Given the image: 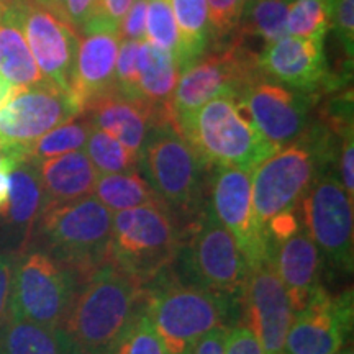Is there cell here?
I'll return each instance as SVG.
<instances>
[{
    "instance_id": "6da1fadb",
    "label": "cell",
    "mask_w": 354,
    "mask_h": 354,
    "mask_svg": "<svg viewBox=\"0 0 354 354\" xmlns=\"http://www.w3.org/2000/svg\"><path fill=\"white\" fill-rule=\"evenodd\" d=\"M145 307V287L105 263L77 284L61 330L82 354H107Z\"/></svg>"
},
{
    "instance_id": "7a4b0ae2",
    "label": "cell",
    "mask_w": 354,
    "mask_h": 354,
    "mask_svg": "<svg viewBox=\"0 0 354 354\" xmlns=\"http://www.w3.org/2000/svg\"><path fill=\"white\" fill-rule=\"evenodd\" d=\"M336 136L325 123L315 122L302 138L277 149L254 167L251 172V198L263 234L271 221L299 210L318 171L336 167L339 151Z\"/></svg>"
},
{
    "instance_id": "3957f363",
    "label": "cell",
    "mask_w": 354,
    "mask_h": 354,
    "mask_svg": "<svg viewBox=\"0 0 354 354\" xmlns=\"http://www.w3.org/2000/svg\"><path fill=\"white\" fill-rule=\"evenodd\" d=\"M184 140L209 167L228 166L253 171L277 151L256 130L240 97L220 95L174 118Z\"/></svg>"
},
{
    "instance_id": "277c9868",
    "label": "cell",
    "mask_w": 354,
    "mask_h": 354,
    "mask_svg": "<svg viewBox=\"0 0 354 354\" xmlns=\"http://www.w3.org/2000/svg\"><path fill=\"white\" fill-rule=\"evenodd\" d=\"M209 169L171 115L154 123L140 153V171L176 220L185 221V228L209 202Z\"/></svg>"
},
{
    "instance_id": "5b68a950",
    "label": "cell",
    "mask_w": 354,
    "mask_h": 354,
    "mask_svg": "<svg viewBox=\"0 0 354 354\" xmlns=\"http://www.w3.org/2000/svg\"><path fill=\"white\" fill-rule=\"evenodd\" d=\"M236 300L171 276L145 287V313L169 354H189L205 335L228 326Z\"/></svg>"
},
{
    "instance_id": "8992f818",
    "label": "cell",
    "mask_w": 354,
    "mask_h": 354,
    "mask_svg": "<svg viewBox=\"0 0 354 354\" xmlns=\"http://www.w3.org/2000/svg\"><path fill=\"white\" fill-rule=\"evenodd\" d=\"M112 221V212L94 196L48 207L39 216L30 245L64 263L81 282L107 263Z\"/></svg>"
},
{
    "instance_id": "52a82bcc",
    "label": "cell",
    "mask_w": 354,
    "mask_h": 354,
    "mask_svg": "<svg viewBox=\"0 0 354 354\" xmlns=\"http://www.w3.org/2000/svg\"><path fill=\"white\" fill-rule=\"evenodd\" d=\"M180 243L179 223L162 203L117 212L107 263L146 287L171 268L179 256Z\"/></svg>"
},
{
    "instance_id": "ba28073f",
    "label": "cell",
    "mask_w": 354,
    "mask_h": 354,
    "mask_svg": "<svg viewBox=\"0 0 354 354\" xmlns=\"http://www.w3.org/2000/svg\"><path fill=\"white\" fill-rule=\"evenodd\" d=\"M179 253L190 284L240 300L250 264L232 233L215 218L209 202L183 232Z\"/></svg>"
},
{
    "instance_id": "9c48e42d",
    "label": "cell",
    "mask_w": 354,
    "mask_h": 354,
    "mask_svg": "<svg viewBox=\"0 0 354 354\" xmlns=\"http://www.w3.org/2000/svg\"><path fill=\"white\" fill-rule=\"evenodd\" d=\"M77 284L76 274L64 263L41 248L26 246L13 264L10 313L61 330Z\"/></svg>"
},
{
    "instance_id": "30bf717a",
    "label": "cell",
    "mask_w": 354,
    "mask_h": 354,
    "mask_svg": "<svg viewBox=\"0 0 354 354\" xmlns=\"http://www.w3.org/2000/svg\"><path fill=\"white\" fill-rule=\"evenodd\" d=\"M353 197L339 183L338 169L326 167L300 202V220L323 259L343 272L353 271Z\"/></svg>"
},
{
    "instance_id": "8fae6325",
    "label": "cell",
    "mask_w": 354,
    "mask_h": 354,
    "mask_svg": "<svg viewBox=\"0 0 354 354\" xmlns=\"http://www.w3.org/2000/svg\"><path fill=\"white\" fill-rule=\"evenodd\" d=\"M258 55L234 37L223 51L202 56L184 69L169 104L172 118L192 112L215 97H241L251 84L263 79Z\"/></svg>"
},
{
    "instance_id": "7c38bea8",
    "label": "cell",
    "mask_w": 354,
    "mask_h": 354,
    "mask_svg": "<svg viewBox=\"0 0 354 354\" xmlns=\"http://www.w3.org/2000/svg\"><path fill=\"white\" fill-rule=\"evenodd\" d=\"M82 112L71 92L51 82L20 87L0 109V141L24 161L25 149L33 141Z\"/></svg>"
},
{
    "instance_id": "4fadbf2b",
    "label": "cell",
    "mask_w": 354,
    "mask_h": 354,
    "mask_svg": "<svg viewBox=\"0 0 354 354\" xmlns=\"http://www.w3.org/2000/svg\"><path fill=\"white\" fill-rule=\"evenodd\" d=\"M251 172L240 167L215 166L209 174V207L215 218L232 233L241 253L250 264L269 259V246L258 220L251 198Z\"/></svg>"
},
{
    "instance_id": "5bb4252c",
    "label": "cell",
    "mask_w": 354,
    "mask_h": 354,
    "mask_svg": "<svg viewBox=\"0 0 354 354\" xmlns=\"http://www.w3.org/2000/svg\"><path fill=\"white\" fill-rule=\"evenodd\" d=\"M13 7L39 73L53 86L71 92L79 33L35 0H19Z\"/></svg>"
},
{
    "instance_id": "9a60e30c",
    "label": "cell",
    "mask_w": 354,
    "mask_h": 354,
    "mask_svg": "<svg viewBox=\"0 0 354 354\" xmlns=\"http://www.w3.org/2000/svg\"><path fill=\"white\" fill-rule=\"evenodd\" d=\"M256 130L277 149L294 143L312 125L317 97L310 92L258 79L240 97Z\"/></svg>"
},
{
    "instance_id": "2e32d148",
    "label": "cell",
    "mask_w": 354,
    "mask_h": 354,
    "mask_svg": "<svg viewBox=\"0 0 354 354\" xmlns=\"http://www.w3.org/2000/svg\"><path fill=\"white\" fill-rule=\"evenodd\" d=\"M353 328V290L322 289L292 318L282 354H336Z\"/></svg>"
},
{
    "instance_id": "e0dca14e",
    "label": "cell",
    "mask_w": 354,
    "mask_h": 354,
    "mask_svg": "<svg viewBox=\"0 0 354 354\" xmlns=\"http://www.w3.org/2000/svg\"><path fill=\"white\" fill-rule=\"evenodd\" d=\"M240 300L243 305L241 325L258 338L266 353L282 354L294 310L271 259L250 269Z\"/></svg>"
},
{
    "instance_id": "ac0fdd59",
    "label": "cell",
    "mask_w": 354,
    "mask_h": 354,
    "mask_svg": "<svg viewBox=\"0 0 354 354\" xmlns=\"http://www.w3.org/2000/svg\"><path fill=\"white\" fill-rule=\"evenodd\" d=\"M325 38L287 37L264 44L258 55L259 71L264 79L315 94L322 87L336 88L338 77L330 73L326 63Z\"/></svg>"
},
{
    "instance_id": "d6986e66",
    "label": "cell",
    "mask_w": 354,
    "mask_h": 354,
    "mask_svg": "<svg viewBox=\"0 0 354 354\" xmlns=\"http://www.w3.org/2000/svg\"><path fill=\"white\" fill-rule=\"evenodd\" d=\"M269 259L290 300L294 315L322 289V254L305 232L304 225L269 241Z\"/></svg>"
},
{
    "instance_id": "ffe728a7",
    "label": "cell",
    "mask_w": 354,
    "mask_h": 354,
    "mask_svg": "<svg viewBox=\"0 0 354 354\" xmlns=\"http://www.w3.org/2000/svg\"><path fill=\"white\" fill-rule=\"evenodd\" d=\"M44 210V196L33 162L21 161L10 172V192L0 207V248L19 254L32 241Z\"/></svg>"
},
{
    "instance_id": "44dd1931",
    "label": "cell",
    "mask_w": 354,
    "mask_h": 354,
    "mask_svg": "<svg viewBox=\"0 0 354 354\" xmlns=\"http://www.w3.org/2000/svg\"><path fill=\"white\" fill-rule=\"evenodd\" d=\"M84 113L91 120L92 128L112 135L136 156H140L154 123L171 115L169 110H159L143 99H128L115 88L92 100L84 109Z\"/></svg>"
},
{
    "instance_id": "7402d4cb",
    "label": "cell",
    "mask_w": 354,
    "mask_h": 354,
    "mask_svg": "<svg viewBox=\"0 0 354 354\" xmlns=\"http://www.w3.org/2000/svg\"><path fill=\"white\" fill-rule=\"evenodd\" d=\"M79 37L71 94L84 110L92 100L113 88L115 63L122 38L117 32H91Z\"/></svg>"
},
{
    "instance_id": "603a6c76",
    "label": "cell",
    "mask_w": 354,
    "mask_h": 354,
    "mask_svg": "<svg viewBox=\"0 0 354 354\" xmlns=\"http://www.w3.org/2000/svg\"><path fill=\"white\" fill-rule=\"evenodd\" d=\"M33 165L43 189L44 209L81 201L94 194L99 172L86 151L66 153Z\"/></svg>"
},
{
    "instance_id": "cb8c5ba5",
    "label": "cell",
    "mask_w": 354,
    "mask_h": 354,
    "mask_svg": "<svg viewBox=\"0 0 354 354\" xmlns=\"http://www.w3.org/2000/svg\"><path fill=\"white\" fill-rule=\"evenodd\" d=\"M0 354H81L63 330L8 313L0 326Z\"/></svg>"
},
{
    "instance_id": "d4e9b609",
    "label": "cell",
    "mask_w": 354,
    "mask_h": 354,
    "mask_svg": "<svg viewBox=\"0 0 354 354\" xmlns=\"http://www.w3.org/2000/svg\"><path fill=\"white\" fill-rule=\"evenodd\" d=\"M0 76L17 87H32L46 81L35 63L13 6L0 19Z\"/></svg>"
},
{
    "instance_id": "484cf974",
    "label": "cell",
    "mask_w": 354,
    "mask_h": 354,
    "mask_svg": "<svg viewBox=\"0 0 354 354\" xmlns=\"http://www.w3.org/2000/svg\"><path fill=\"white\" fill-rule=\"evenodd\" d=\"M138 69L141 99L159 110H169L172 94L180 76V68L174 56L145 39L140 43Z\"/></svg>"
},
{
    "instance_id": "4316f807",
    "label": "cell",
    "mask_w": 354,
    "mask_h": 354,
    "mask_svg": "<svg viewBox=\"0 0 354 354\" xmlns=\"http://www.w3.org/2000/svg\"><path fill=\"white\" fill-rule=\"evenodd\" d=\"M92 196L112 214L135 207L162 203L140 169L117 174H99Z\"/></svg>"
},
{
    "instance_id": "83f0119b",
    "label": "cell",
    "mask_w": 354,
    "mask_h": 354,
    "mask_svg": "<svg viewBox=\"0 0 354 354\" xmlns=\"http://www.w3.org/2000/svg\"><path fill=\"white\" fill-rule=\"evenodd\" d=\"M180 37V73L209 50L210 24L207 0H169Z\"/></svg>"
},
{
    "instance_id": "f1b7e54d",
    "label": "cell",
    "mask_w": 354,
    "mask_h": 354,
    "mask_svg": "<svg viewBox=\"0 0 354 354\" xmlns=\"http://www.w3.org/2000/svg\"><path fill=\"white\" fill-rule=\"evenodd\" d=\"M92 131V123L86 113H79L71 120L53 128L37 141H33L24 153V161L39 162L44 159L61 156V154L84 151L88 135Z\"/></svg>"
},
{
    "instance_id": "f546056e",
    "label": "cell",
    "mask_w": 354,
    "mask_h": 354,
    "mask_svg": "<svg viewBox=\"0 0 354 354\" xmlns=\"http://www.w3.org/2000/svg\"><path fill=\"white\" fill-rule=\"evenodd\" d=\"M292 0H248L234 37H256L271 44L287 37V15ZM233 37V38H234Z\"/></svg>"
},
{
    "instance_id": "4dcf8cb0",
    "label": "cell",
    "mask_w": 354,
    "mask_h": 354,
    "mask_svg": "<svg viewBox=\"0 0 354 354\" xmlns=\"http://www.w3.org/2000/svg\"><path fill=\"white\" fill-rule=\"evenodd\" d=\"M84 151L99 174H117L140 169V156L131 153L112 135L97 128H92Z\"/></svg>"
},
{
    "instance_id": "1f68e13d",
    "label": "cell",
    "mask_w": 354,
    "mask_h": 354,
    "mask_svg": "<svg viewBox=\"0 0 354 354\" xmlns=\"http://www.w3.org/2000/svg\"><path fill=\"white\" fill-rule=\"evenodd\" d=\"M328 30V0H292L287 33L300 38H326Z\"/></svg>"
},
{
    "instance_id": "d6a6232c",
    "label": "cell",
    "mask_w": 354,
    "mask_h": 354,
    "mask_svg": "<svg viewBox=\"0 0 354 354\" xmlns=\"http://www.w3.org/2000/svg\"><path fill=\"white\" fill-rule=\"evenodd\" d=\"M146 39L174 56L179 64L180 37L169 0H148L146 8ZM180 68V66H179Z\"/></svg>"
},
{
    "instance_id": "836d02e7",
    "label": "cell",
    "mask_w": 354,
    "mask_h": 354,
    "mask_svg": "<svg viewBox=\"0 0 354 354\" xmlns=\"http://www.w3.org/2000/svg\"><path fill=\"white\" fill-rule=\"evenodd\" d=\"M107 354H169L145 310L128 326Z\"/></svg>"
},
{
    "instance_id": "e575fe53",
    "label": "cell",
    "mask_w": 354,
    "mask_h": 354,
    "mask_svg": "<svg viewBox=\"0 0 354 354\" xmlns=\"http://www.w3.org/2000/svg\"><path fill=\"white\" fill-rule=\"evenodd\" d=\"M246 3L248 0H207L212 41L230 44L241 24Z\"/></svg>"
},
{
    "instance_id": "d590c367",
    "label": "cell",
    "mask_w": 354,
    "mask_h": 354,
    "mask_svg": "<svg viewBox=\"0 0 354 354\" xmlns=\"http://www.w3.org/2000/svg\"><path fill=\"white\" fill-rule=\"evenodd\" d=\"M140 43L141 41H133V39H122L118 46L113 88L128 99H141L138 86Z\"/></svg>"
},
{
    "instance_id": "8d00e7d4",
    "label": "cell",
    "mask_w": 354,
    "mask_h": 354,
    "mask_svg": "<svg viewBox=\"0 0 354 354\" xmlns=\"http://www.w3.org/2000/svg\"><path fill=\"white\" fill-rule=\"evenodd\" d=\"M330 28L335 32L349 63L354 55V0H328Z\"/></svg>"
},
{
    "instance_id": "74e56055",
    "label": "cell",
    "mask_w": 354,
    "mask_h": 354,
    "mask_svg": "<svg viewBox=\"0 0 354 354\" xmlns=\"http://www.w3.org/2000/svg\"><path fill=\"white\" fill-rule=\"evenodd\" d=\"M39 6L46 7L55 15L73 26L77 33H81L86 21L94 15L97 0H35Z\"/></svg>"
},
{
    "instance_id": "f35d334b",
    "label": "cell",
    "mask_w": 354,
    "mask_h": 354,
    "mask_svg": "<svg viewBox=\"0 0 354 354\" xmlns=\"http://www.w3.org/2000/svg\"><path fill=\"white\" fill-rule=\"evenodd\" d=\"M339 140H342V145H339L336 169H338L343 189L346 190L349 197L354 198V130L343 133Z\"/></svg>"
},
{
    "instance_id": "ab89813d",
    "label": "cell",
    "mask_w": 354,
    "mask_h": 354,
    "mask_svg": "<svg viewBox=\"0 0 354 354\" xmlns=\"http://www.w3.org/2000/svg\"><path fill=\"white\" fill-rule=\"evenodd\" d=\"M146 8L148 0H135L120 24V38L145 41L146 39Z\"/></svg>"
},
{
    "instance_id": "60d3db41",
    "label": "cell",
    "mask_w": 354,
    "mask_h": 354,
    "mask_svg": "<svg viewBox=\"0 0 354 354\" xmlns=\"http://www.w3.org/2000/svg\"><path fill=\"white\" fill-rule=\"evenodd\" d=\"M225 354H268L258 338L245 325L230 326Z\"/></svg>"
},
{
    "instance_id": "b9f144b4",
    "label": "cell",
    "mask_w": 354,
    "mask_h": 354,
    "mask_svg": "<svg viewBox=\"0 0 354 354\" xmlns=\"http://www.w3.org/2000/svg\"><path fill=\"white\" fill-rule=\"evenodd\" d=\"M15 256L10 251L0 248V326L7 320L10 313V295H12V277Z\"/></svg>"
},
{
    "instance_id": "7bdbcfd3",
    "label": "cell",
    "mask_w": 354,
    "mask_h": 354,
    "mask_svg": "<svg viewBox=\"0 0 354 354\" xmlns=\"http://www.w3.org/2000/svg\"><path fill=\"white\" fill-rule=\"evenodd\" d=\"M135 0H97L95 12L92 17L112 24L113 26L120 28V24L123 17L127 15V12L130 10Z\"/></svg>"
},
{
    "instance_id": "ee69618b",
    "label": "cell",
    "mask_w": 354,
    "mask_h": 354,
    "mask_svg": "<svg viewBox=\"0 0 354 354\" xmlns=\"http://www.w3.org/2000/svg\"><path fill=\"white\" fill-rule=\"evenodd\" d=\"M228 330L230 326H223L205 335L189 354H225Z\"/></svg>"
},
{
    "instance_id": "f6af8a7d",
    "label": "cell",
    "mask_w": 354,
    "mask_h": 354,
    "mask_svg": "<svg viewBox=\"0 0 354 354\" xmlns=\"http://www.w3.org/2000/svg\"><path fill=\"white\" fill-rule=\"evenodd\" d=\"M20 162L21 159L19 158V154L13 153L10 148H7V146L0 141V169L12 172L13 167L19 166Z\"/></svg>"
},
{
    "instance_id": "bcb514c9",
    "label": "cell",
    "mask_w": 354,
    "mask_h": 354,
    "mask_svg": "<svg viewBox=\"0 0 354 354\" xmlns=\"http://www.w3.org/2000/svg\"><path fill=\"white\" fill-rule=\"evenodd\" d=\"M19 88L20 87L13 86V84L8 82L6 77L0 76V109H2L3 105H6L7 102L10 100L17 92H19Z\"/></svg>"
},
{
    "instance_id": "7dc6e473",
    "label": "cell",
    "mask_w": 354,
    "mask_h": 354,
    "mask_svg": "<svg viewBox=\"0 0 354 354\" xmlns=\"http://www.w3.org/2000/svg\"><path fill=\"white\" fill-rule=\"evenodd\" d=\"M10 192V171L0 169V207L3 205Z\"/></svg>"
},
{
    "instance_id": "c3c4849f",
    "label": "cell",
    "mask_w": 354,
    "mask_h": 354,
    "mask_svg": "<svg viewBox=\"0 0 354 354\" xmlns=\"http://www.w3.org/2000/svg\"><path fill=\"white\" fill-rule=\"evenodd\" d=\"M17 2H19V0H0V19H2L3 12H6L8 7L13 6V3H17Z\"/></svg>"
},
{
    "instance_id": "681fc988",
    "label": "cell",
    "mask_w": 354,
    "mask_h": 354,
    "mask_svg": "<svg viewBox=\"0 0 354 354\" xmlns=\"http://www.w3.org/2000/svg\"><path fill=\"white\" fill-rule=\"evenodd\" d=\"M336 354H354V353H353V346H351V344H349L348 348H342Z\"/></svg>"
},
{
    "instance_id": "f907efd6",
    "label": "cell",
    "mask_w": 354,
    "mask_h": 354,
    "mask_svg": "<svg viewBox=\"0 0 354 354\" xmlns=\"http://www.w3.org/2000/svg\"><path fill=\"white\" fill-rule=\"evenodd\" d=\"M81 354H82V353H81Z\"/></svg>"
}]
</instances>
